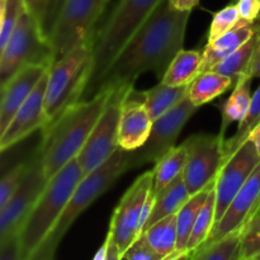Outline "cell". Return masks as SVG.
Instances as JSON below:
<instances>
[{
  "label": "cell",
  "mask_w": 260,
  "mask_h": 260,
  "mask_svg": "<svg viewBox=\"0 0 260 260\" xmlns=\"http://www.w3.org/2000/svg\"><path fill=\"white\" fill-rule=\"evenodd\" d=\"M190 13L177 9L170 0H161L101 76L91 98L102 90L135 84L147 71L161 80L177 53L183 50Z\"/></svg>",
  "instance_id": "obj_1"
},
{
  "label": "cell",
  "mask_w": 260,
  "mask_h": 260,
  "mask_svg": "<svg viewBox=\"0 0 260 260\" xmlns=\"http://www.w3.org/2000/svg\"><path fill=\"white\" fill-rule=\"evenodd\" d=\"M112 90H102L93 98L78 102L42 129L40 147L47 179L78 157L101 118Z\"/></svg>",
  "instance_id": "obj_2"
},
{
  "label": "cell",
  "mask_w": 260,
  "mask_h": 260,
  "mask_svg": "<svg viewBox=\"0 0 260 260\" xmlns=\"http://www.w3.org/2000/svg\"><path fill=\"white\" fill-rule=\"evenodd\" d=\"M161 0H118L98 27L93 41V68L83 99H90L96 83Z\"/></svg>",
  "instance_id": "obj_3"
},
{
  "label": "cell",
  "mask_w": 260,
  "mask_h": 260,
  "mask_svg": "<svg viewBox=\"0 0 260 260\" xmlns=\"http://www.w3.org/2000/svg\"><path fill=\"white\" fill-rule=\"evenodd\" d=\"M83 179L78 157L48 179L19 231L20 260H29L65 211L74 190Z\"/></svg>",
  "instance_id": "obj_4"
},
{
  "label": "cell",
  "mask_w": 260,
  "mask_h": 260,
  "mask_svg": "<svg viewBox=\"0 0 260 260\" xmlns=\"http://www.w3.org/2000/svg\"><path fill=\"white\" fill-rule=\"evenodd\" d=\"M124 173H127L126 151L119 147L106 162L79 182L61 217L29 260L55 258L63 236L68 234L76 218L106 193Z\"/></svg>",
  "instance_id": "obj_5"
},
{
  "label": "cell",
  "mask_w": 260,
  "mask_h": 260,
  "mask_svg": "<svg viewBox=\"0 0 260 260\" xmlns=\"http://www.w3.org/2000/svg\"><path fill=\"white\" fill-rule=\"evenodd\" d=\"M93 41H86L56 61L47 74L45 112L47 124L81 101L93 68Z\"/></svg>",
  "instance_id": "obj_6"
},
{
  "label": "cell",
  "mask_w": 260,
  "mask_h": 260,
  "mask_svg": "<svg viewBox=\"0 0 260 260\" xmlns=\"http://www.w3.org/2000/svg\"><path fill=\"white\" fill-rule=\"evenodd\" d=\"M48 179L45 174L42 151L38 146L28 160L27 170L19 188L5 207L0 210V259L20 260L19 231L45 189Z\"/></svg>",
  "instance_id": "obj_7"
},
{
  "label": "cell",
  "mask_w": 260,
  "mask_h": 260,
  "mask_svg": "<svg viewBox=\"0 0 260 260\" xmlns=\"http://www.w3.org/2000/svg\"><path fill=\"white\" fill-rule=\"evenodd\" d=\"M154 185V170L142 173L114 208L104 245L108 260H121L127 249L142 235L144 206Z\"/></svg>",
  "instance_id": "obj_8"
},
{
  "label": "cell",
  "mask_w": 260,
  "mask_h": 260,
  "mask_svg": "<svg viewBox=\"0 0 260 260\" xmlns=\"http://www.w3.org/2000/svg\"><path fill=\"white\" fill-rule=\"evenodd\" d=\"M109 0H68L48 38L53 63L91 40ZM52 63V65H53Z\"/></svg>",
  "instance_id": "obj_9"
},
{
  "label": "cell",
  "mask_w": 260,
  "mask_h": 260,
  "mask_svg": "<svg viewBox=\"0 0 260 260\" xmlns=\"http://www.w3.org/2000/svg\"><path fill=\"white\" fill-rule=\"evenodd\" d=\"M0 84H5L12 76L28 65L53 63L52 48L43 37L35 18L25 12L9 41L0 48Z\"/></svg>",
  "instance_id": "obj_10"
},
{
  "label": "cell",
  "mask_w": 260,
  "mask_h": 260,
  "mask_svg": "<svg viewBox=\"0 0 260 260\" xmlns=\"http://www.w3.org/2000/svg\"><path fill=\"white\" fill-rule=\"evenodd\" d=\"M134 85L135 84L121 85L112 90L101 118L78 155L79 164L83 170V178L93 173L119 149L118 127L122 104L127 91Z\"/></svg>",
  "instance_id": "obj_11"
},
{
  "label": "cell",
  "mask_w": 260,
  "mask_h": 260,
  "mask_svg": "<svg viewBox=\"0 0 260 260\" xmlns=\"http://www.w3.org/2000/svg\"><path fill=\"white\" fill-rule=\"evenodd\" d=\"M198 108L200 107L193 104L187 96L179 106L155 119L146 142L137 150L126 151L127 172L150 162H156L168 151L175 147V142L183 131V127Z\"/></svg>",
  "instance_id": "obj_12"
},
{
  "label": "cell",
  "mask_w": 260,
  "mask_h": 260,
  "mask_svg": "<svg viewBox=\"0 0 260 260\" xmlns=\"http://www.w3.org/2000/svg\"><path fill=\"white\" fill-rule=\"evenodd\" d=\"M220 135L197 134L184 141L188 149V161L183 172L190 196L210 185L225 162L223 142Z\"/></svg>",
  "instance_id": "obj_13"
},
{
  "label": "cell",
  "mask_w": 260,
  "mask_h": 260,
  "mask_svg": "<svg viewBox=\"0 0 260 260\" xmlns=\"http://www.w3.org/2000/svg\"><path fill=\"white\" fill-rule=\"evenodd\" d=\"M259 162V152L249 139L225 160L216 177V223L222 218L231 201L243 188Z\"/></svg>",
  "instance_id": "obj_14"
},
{
  "label": "cell",
  "mask_w": 260,
  "mask_h": 260,
  "mask_svg": "<svg viewBox=\"0 0 260 260\" xmlns=\"http://www.w3.org/2000/svg\"><path fill=\"white\" fill-rule=\"evenodd\" d=\"M47 74L48 71L43 75L27 101L18 109L7 128L0 134V150L3 152L22 140L27 139L37 129H43L47 124V117L45 112Z\"/></svg>",
  "instance_id": "obj_15"
},
{
  "label": "cell",
  "mask_w": 260,
  "mask_h": 260,
  "mask_svg": "<svg viewBox=\"0 0 260 260\" xmlns=\"http://www.w3.org/2000/svg\"><path fill=\"white\" fill-rule=\"evenodd\" d=\"M154 121L145 106L144 93L135 89L127 91L121 109L118 145L124 151H134L149 139Z\"/></svg>",
  "instance_id": "obj_16"
},
{
  "label": "cell",
  "mask_w": 260,
  "mask_h": 260,
  "mask_svg": "<svg viewBox=\"0 0 260 260\" xmlns=\"http://www.w3.org/2000/svg\"><path fill=\"white\" fill-rule=\"evenodd\" d=\"M48 70L50 68L46 65H28L3 84L0 99V134L7 128L18 109L27 101Z\"/></svg>",
  "instance_id": "obj_17"
},
{
  "label": "cell",
  "mask_w": 260,
  "mask_h": 260,
  "mask_svg": "<svg viewBox=\"0 0 260 260\" xmlns=\"http://www.w3.org/2000/svg\"><path fill=\"white\" fill-rule=\"evenodd\" d=\"M260 196V162L254 169L249 179L243 185L238 194L235 196L228 210L223 213L222 218L216 223L206 243L218 240L228 234L243 228L248 221L249 216L253 212L256 201ZM205 243V244H206ZM203 245V244H202Z\"/></svg>",
  "instance_id": "obj_18"
},
{
  "label": "cell",
  "mask_w": 260,
  "mask_h": 260,
  "mask_svg": "<svg viewBox=\"0 0 260 260\" xmlns=\"http://www.w3.org/2000/svg\"><path fill=\"white\" fill-rule=\"evenodd\" d=\"M259 29L260 17L253 22L240 19L233 29L218 37L217 40L208 42L202 50V71L212 70L221 61L235 52L240 46L248 42Z\"/></svg>",
  "instance_id": "obj_19"
},
{
  "label": "cell",
  "mask_w": 260,
  "mask_h": 260,
  "mask_svg": "<svg viewBox=\"0 0 260 260\" xmlns=\"http://www.w3.org/2000/svg\"><path fill=\"white\" fill-rule=\"evenodd\" d=\"M259 51L260 29L248 42L240 46L235 52H233L225 60L221 61L212 70L231 78V80L234 83V88H235V85L241 79L248 78V76L253 78V75H251V69H253L254 61H255V57Z\"/></svg>",
  "instance_id": "obj_20"
},
{
  "label": "cell",
  "mask_w": 260,
  "mask_h": 260,
  "mask_svg": "<svg viewBox=\"0 0 260 260\" xmlns=\"http://www.w3.org/2000/svg\"><path fill=\"white\" fill-rule=\"evenodd\" d=\"M189 198L190 193L185 185L183 174H180L177 179L173 180L169 185H167L164 189H161L155 196L154 206H152L151 213H150L149 220L145 225L144 231L161 218L170 215H175ZM144 231H142V234H144Z\"/></svg>",
  "instance_id": "obj_21"
},
{
  "label": "cell",
  "mask_w": 260,
  "mask_h": 260,
  "mask_svg": "<svg viewBox=\"0 0 260 260\" xmlns=\"http://www.w3.org/2000/svg\"><path fill=\"white\" fill-rule=\"evenodd\" d=\"M216 179L200 190L196 194L190 196L189 200L184 203L182 208L177 212V229H178V250L177 258L175 259H187V245L189 236L192 234L193 226H194L196 220L201 212V208L205 205L211 189L215 185Z\"/></svg>",
  "instance_id": "obj_22"
},
{
  "label": "cell",
  "mask_w": 260,
  "mask_h": 260,
  "mask_svg": "<svg viewBox=\"0 0 260 260\" xmlns=\"http://www.w3.org/2000/svg\"><path fill=\"white\" fill-rule=\"evenodd\" d=\"M142 235L146 238L160 260L175 259L178 250V229L177 213L167 216L157 222L152 223L144 231Z\"/></svg>",
  "instance_id": "obj_23"
},
{
  "label": "cell",
  "mask_w": 260,
  "mask_h": 260,
  "mask_svg": "<svg viewBox=\"0 0 260 260\" xmlns=\"http://www.w3.org/2000/svg\"><path fill=\"white\" fill-rule=\"evenodd\" d=\"M234 89L231 78L215 70L202 71L188 86V98L197 107L203 106Z\"/></svg>",
  "instance_id": "obj_24"
},
{
  "label": "cell",
  "mask_w": 260,
  "mask_h": 260,
  "mask_svg": "<svg viewBox=\"0 0 260 260\" xmlns=\"http://www.w3.org/2000/svg\"><path fill=\"white\" fill-rule=\"evenodd\" d=\"M254 78H244L233 89L231 95L221 104V127L218 135L225 137L229 126L234 122L240 123L248 114L251 103L250 86Z\"/></svg>",
  "instance_id": "obj_25"
},
{
  "label": "cell",
  "mask_w": 260,
  "mask_h": 260,
  "mask_svg": "<svg viewBox=\"0 0 260 260\" xmlns=\"http://www.w3.org/2000/svg\"><path fill=\"white\" fill-rule=\"evenodd\" d=\"M201 71H202V51L182 50L177 53L160 81L169 86L189 85L193 79L200 75Z\"/></svg>",
  "instance_id": "obj_26"
},
{
  "label": "cell",
  "mask_w": 260,
  "mask_h": 260,
  "mask_svg": "<svg viewBox=\"0 0 260 260\" xmlns=\"http://www.w3.org/2000/svg\"><path fill=\"white\" fill-rule=\"evenodd\" d=\"M188 86H169L160 81L149 90H144L145 106L152 121L179 106L188 96Z\"/></svg>",
  "instance_id": "obj_27"
},
{
  "label": "cell",
  "mask_w": 260,
  "mask_h": 260,
  "mask_svg": "<svg viewBox=\"0 0 260 260\" xmlns=\"http://www.w3.org/2000/svg\"><path fill=\"white\" fill-rule=\"evenodd\" d=\"M188 161V149L183 142L180 146L173 147L168 151L161 159L155 162L154 170V185H152V193L155 196L164 189L167 185L174 179H177L180 174H183L185 165Z\"/></svg>",
  "instance_id": "obj_28"
},
{
  "label": "cell",
  "mask_w": 260,
  "mask_h": 260,
  "mask_svg": "<svg viewBox=\"0 0 260 260\" xmlns=\"http://www.w3.org/2000/svg\"><path fill=\"white\" fill-rule=\"evenodd\" d=\"M243 228L228 234L218 240L210 241L193 251L188 259L194 260H240Z\"/></svg>",
  "instance_id": "obj_29"
},
{
  "label": "cell",
  "mask_w": 260,
  "mask_h": 260,
  "mask_svg": "<svg viewBox=\"0 0 260 260\" xmlns=\"http://www.w3.org/2000/svg\"><path fill=\"white\" fill-rule=\"evenodd\" d=\"M216 183L211 189L205 205L201 208V212L193 226L192 234L189 236L187 245V259L194 250H197L202 244L207 241L216 225Z\"/></svg>",
  "instance_id": "obj_30"
},
{
  "label": "cell",
  "mask_w": 260,
  "mask_h": 260,
  "mask_svg": "<svg viewBox=\"0 0 260 260\" xmlns=\"http://www.w3.org/2000/svg\"><path fill=\"white\" fill-rule=\"evenodd\" d=\"M260 123V85L256 89L255 93L251 96L250 108H249L248 114L245 118L239 123L238 129L235 134L226 139L223 142V154H225V160L230 157L244 142L248 140L250 132L255 128Z\"/></svg>",
  "instance_id": "obj_31"
},
{
  "label": "cell",
  "mask_w": 260,
  "mask_h": 260,
  "mask_svg": "<svg viewBox=\"0 0 260 260\" xmlns=\"http://www.w3.org/2000/svg\"><path fill=\"white\" fill-rule=\"evenodd\" d=\"M25 12L24 0H0V48L7 45Z\"/></svg>",
  "instance_id": "obj_32"
},
{
  "label": "cell",
  "mask_w": 260,
  "mask_h": 260,
  "mask_svg": "<svg viewBox=\"0 0 260 260\" xmlns=\"http://www.w3.org/2000/svg\"><path fill=\"white\" fill-rule=\"evenodd\" d=\"M240 19L241 18L240 14H239V9L235 3H231L228 7L216 13L212 22H211L210 30H208V42L217 40L218 37L233 29L240 22Z\"/></svg>",
  "instance_id": "obj_33"
},
{
  "label": "cell",
  "mask_w": 260,
  "mask_h": 260,
  "mask_svg": "<svg viewBox=\"0 0 260 260\" xmlns=\"http://www.w3.org/2000/svg\"><path fill=\"white\" fill-rule=\"evenodd\" d=\"M260 254V215L244 225L240 260L255 259Z\"/></svg>",
  "instance_id": "obj_34"
},
{
  "label": "cell",
  "mask_w": 260,
  "mask_h": 260,
  "mask_svg": "<svg viewBox=\"0 0 260 260\" xmlns=\"http://www.w3.org/2000/svg\"><path fill=\"white\" fill-rule=\"evenodd\" d=\"M27 165L28 160L24 162H19L15 167H13L12 169H9L7 174L3 175L2 184H0V210L7 206L10 198L14 196V193L19 188L20 183H22L23 178H24Z\"/></svg>",
  "instance_id": "obj_35"
},
{
  "label": "cell",
  "mask_w": 260,
  "mask_h": 260,
  "mask_svg": "<svg viewBox=\"0 0 260 260\" xmlns=\"http://www.w3.org/2000/svg\"><path fill=\"white\" fill-rule=\"evenodd\" d=\"M68 0H47V5H46L45 17H43L42 24H41V32H42L43 37L48 41L51 33H52L53 27H55L56 22H57L58 17L61 14V10L65 7Z\"/></svg>",
  "instance_id": "obj_36"
},
{
  "label": "cell",
  "mask_w": 260,
  "mask_h": 260,
  "mask_svg": "<svg viewBox=\"0 0 260 260\" xmlns=\"http://www.w3.org/2000/svg\"><path fill=\"white\" fill-rule=\"evenodd\" d=\"M127 260H160L159 255L155 253L154 249L147 243L144 235L140 236L124 253L123 258Z\"/></svg>",
  "instance_id": "obj_37"
},
{
  "label": "cell",
  "mask_w": 260,
  "mask_h": 260,
  "mask_svg": "<svg viewBox=\"0 0 260 260\" xmlns=\"http://www.w3.org/2000/svg\"><path fill=\"white\" fill-rule=\"evenodd\" d=\"M233 3L238 7L241 19L253 22L260 17V0H233Z\"/></svg>",
  "instance_id": "obj_38"
},
{
  "label": "cell",
  "mask_w": 260,
  "mask_h": 260,
  "mask_svg": "<svg viewBox=\"0 0 260 260\" xmlns=\"http://www.w3.org/2000/svg\"><path fill=\"white\" fill-rule=\"evenodd\" d=\"M24 3L27 12L35 18L36 22L38 23V25L41 28L43 17H45L47 0H24Z\"/></svg>",
  "instance_id": "obj_39"
},
{
  "label": "cell",
  "mask_w": 260,
  "mask_h": 260,
  "mask_svg": "<svg viewBox=\"0 0 260 260\" xmlns=\"http://www.w3.org/2000/svg\"><path fill=\"white\" fill-rule=\"evenodd\" d=\"M200 0H170L173 7H175L179 10H190L192 12L197 7Z\"/></svg>",
  "instance_id": "obj_40"
},
{
  "label": "cell",
  "mask_w": 260,
  "mask_h": 260,
  "mask_svg": "<svg viewBox=\"0 0 260 260\" xmlns=\"http://www.w3.org/2000/svg\"><path fill=\"white\" fill-rule=\"evenodd\" d=\"M248 139L253 141V144L255 145V147H256V151H258L260 155V123L253 129V131L250 132V135H249Z\"/></svg>",
  "instance_id": "obj_41"
},
{
  "label": "cell",
  "mask_w": 260,
  "mask_h": 260,
  "mask_svg": "<svg viewBox=\"0 0 260 260\" xmlns=\"http://www.w3.org/2000/svg\"><path fill=\"white\" fill-rule=\"evenodd\" d=\"M251 75H253V78L260 79V51L258 52V55H256L255 61H254L253 69H251Z\"/></svg>",
  "instance_id": "obj_42"
},
{
  "label": "cell",
  "mask_w": 260,
  "mask_h": 260,
  "mask_svg": "<svg viewBox=\"0 0 260 260\" xmlns=\"http://www.w3.org/2000/svg\"><path fill=\"white\" fill-rule=\"evenodd\" d=\"M94 259L95 260H108V251H107V246L104 245V244L101 246V248H99L98 253L95 254Z\"/></svg>",
  "instance_id": "obj_43"
},
{
  "label": "cell",
  "mask_w": 260,
  "mask_h": 260,
  "mask_svg": "<svg viewBox=\"0 0 260 260\" xmlns=\"http://www.w3.org/2000/svg\"><path fill=\"white\" fill-rule=\"evenodd\" d=\"M259 215H260V196H259V200L256 201V205H255V207H254L253 212H251V215L249 216L248 221H246V223H248L249 221L253 220V218H255L256 216H259Z\"/></svg>",
  "instance_id": "obj_44"
},
{
  "label": "cell",
  "mask_w": 260,
  "mask_h": 260,
  "mask_svg": "<svg viewBox=\"0 0 260 260\" xmlns=\"http://www.w3.org/2000/svg\"><path fill=\"white\" fill-rule=\"evenodd\" d=\"M254 260H260V254H259V255H258V256H256V258H255V259H254Z\"/></svg>",
  "instance_id": "obj_45"
}]
</instances>
